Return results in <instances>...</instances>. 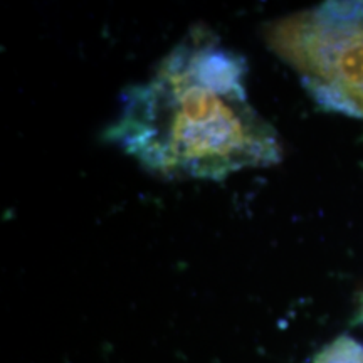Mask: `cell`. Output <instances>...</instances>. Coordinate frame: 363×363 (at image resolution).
I'll return each mask as SVG.
<instances>
[{
	"mask_svg": "<svg viewBox=\"0 0 363 363\" xmlns=\"http://www.w3.org/2000/svg\"><path fill=\"white\" fill-rule=\"evenodd\" d=\"M246 59L203 26L125 91L104 138L163 179L224 180L283 158L279 135L249 99Z\"/></svg>",
	"mask_w": 363,
	"mask_h": 363,
	"instance_id": "6da1fadb",
	"label": "cell"
},
{
	"mask_svg": "<svg viewBox=\"0 0 363 363\" xmlns=\"http://www.w3.org/2000/svg\"><path fill=\"white\" fill-rule=\"evenodd\" d=\"M267 49L330 111L363 120V2H326L262 27Z\"/></svg>",
	"mask_w": 363,
	"mask_h": 363,
	"instance_id": "7a4b0ae2",
	"label": "cell"
},
{
	"mask_svg": "<svg viewBox=\"0 0 363 363\" xmlns=\"http://www.w3.org/2000/svg\"><path fill=\"white\" fill-rule=\"evenodd\" d=\"M313 363H363V345L342 335L321 348Z\"/></svg>",
	"mask_w": 363,
	"mask_h": 363,
	"instance_id": "3957f363",
	"label": "cell"
},
{
	"mask_svg": "<svg viewBox=\"0 0 363 363\" xmlns=\"http://www.w3.org/2000/svg\"><path fill=\"white\" fill-rule=\"evenodd\" d=\"M357 321L363 323V291L358 293V311H357Z\"/></svg>",
	"mask_w": 363,
	"mask_h": 363,
	"instance_id": "277c9868",
	"label": "cell"
}]
</instances>
